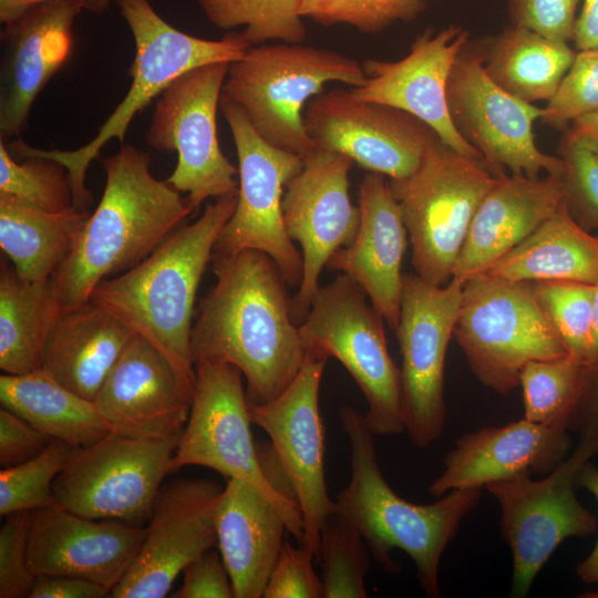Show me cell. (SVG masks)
<instances>
[{"label": "cell", "instance_id": "6da1fadb", "mask_svg": "<svg viewBox=\"0 0 598 598\" xmlns=\"http://www.w3.org/2000/svg\"><path fill=\"white\" fill-rule=\"evenodd\" d=\"M215 285L200 299L190 332L193 364L225 362L246 380L251 403L280 395L299 373L306 350L281 270L266 252L212 258Z\"/></svg>", "mask_w": 598, "mask_h": 598}, {"label": "cell", "instance_id": "7a4b0ae2", "mask_svg": "<svg viewBox=\"0 0 598 598\" xmlns=\"http://www.w3.org/2000/svg\"><path fill=\"white\" fill-rule=\"evenodd\" d=\"M106 181L70 255L51 278L62 313L90 300L94 288L150 256L194 212L151 173L150 155L128 144L102 159Z\"/></svg>", "mask_w": 598, "mask_h": 598}, {"label": "cell", "instance_id": "3957f363", "mask_svg": "<svg viewBox=\"0 0 598 598\" xmlns=\"http://www.w3.org/2000/svg\"><path fill=\"white\" fill-rule=\"evenodd\" d=\"M237 195L215 198L133 268L99 283L90 300L153 343L195 384L190 332L197 290Z\"/></svg>", "mask_w": 598, "mask_h": 598}, {"label": "cell", "instance_id": "277c9868", "mask_svg": "<svg viewBox=\"0 0 598 598\" xmlns=\"http://www.w3.org/2000/svg\"><path fill=\"white\" fill-rule=\"evenodd\" d=\"M340 422L351 452V477L336 498V509L360 533L370 554L389 573L401 549L413 560L419 584L427 597L441 596L440 561L461 522L478 504L482 487L452 489L427 505L410 503L385 481L374 446V433L354 408L340 409Z\"/></svg>", "mask_w": 598, "mask_h": 598}, {"label": "cell", "instance_id": "5b68a950", "mask_svg": "<svg viewBox=\"0 0 598 598\" xmlns=\"http://www.w3.org/2000/svg\"><path fill=\"white\" fill-rule=\"evenodd\" d=\"M115 2L135 42L134 61L127 71L132 84L95 137L74 151L40 150L20 137L4 143L16 159L43 156L60 162L68 171L74 207L82 210L93 202L85 185L87 167L109 141L122 142L134 116L183 73L208 63H231L251 47L241 32H229L220 40L184 33L165 21L148 0Z\"/></svg>", "mask_w": 598, "mask_h": 598}, {"label": "cell", "instance_id": "8992f818", "mask_svg": "<svg viewBox=\"0 0 598 598\" xmlns=\"http://www.w3.org/2000/svg\"><path fill=\"white\" fill-rule=\"evenodd\" d=\"M365 80L362 64L333 50L264 43L229 63L223 94L266 142L305 157L316 150L303 123L308 102L329 82L359 87Z\"/></svg>", "mask_w": 598, "mask_h": 598}, {"label": "cell", "instance_id": "52a82bcc", "mask_svg": "<svg viewBox=\"0 0 598 598\" xmlns=\"http://www.w3.org/2000/svg\"><path fill=\"white\" fill-rule=\"evenodd\" d=\"M344 274L319 287L298 324L306 352L337 359L362 391L374 435L405 431L401 371L388 350L382 315Z\"/></svg>", "mask_w": 598, "mask_h": 598}, {"label": "cell", "instance_id": "ba28073f", "mask_svg": "<svg viewBox=\"0 0 598 598\" xmlns=\"http://www.w3.org/2000/svg\"><path fill=\"white\" fill-rule=\"evenodd\" d=\"M388 179L408 230L415 274L446 285L474 214L496 177L437 138L413 173Z\"/></svg>", "mask_w": 598, "mask_h": 598}, {"label": "cell", "instance_id": "9c48e42d", "mask_svg": "<svg viewBox=\"0 0 598 598\" xmlns=\"http://www.w3.org/2000/svg\"><path fill=\"white\" fill-rule=\"evenodd\" d=\"M194 369L190 412L169 472L199 465L216 471L226 481H246L278 508L290 534L302 543V515L290 483L270 481L260 465L241 371L231 363L208 361L196 363Z\"/></svg>", "mask_w": 598, "mask_h": 598}, {"label": "cell", "instance_id": "30bf717a", "mask_svg": "<svg viewBox=\"0 0 598 598\" xmlns=\"http://www.w3.org/2000/svg\"><path fill=\"white\" fill-rule=\"evenodd\" d=\"M453 336L475 377L502 394L519 385L529 361L568 355L530 282L484 274L463 283Z\"/></svg>", "mask_w": 598, "mask_h": 598}, {"label": "cell", "instance_id": "8fae6325", "mask_svg": "<svg viewBox=\"0 0 598 598\" xmlns=\"http://www.w3.org/2000/svg\"><path fill=\"white\" fill-rule=\"evenodd\" d=\"M220 111L233 134L238 158V195L231 217L214 246V257L259 250L278 265L290 287L302 279V255L286 231L283 188L303 166V157L266 142L245 112L221 93Z\"/></svg>", "mask_w": 598, "mask_h": 598}, {"label": "cell", "instance_id": "7c38bea8", "mask_svg": "<svg viewBox=\"0 0 598 598\" xmlns=\"http://www.w3.org/2000/svg\"><path fill=\"white\" fill-rule=\"evenodd\" d=\"M228 62H214L176 78L159 95L146 132L147 144L176 152L177 164L166 182L194 212L209 198L238 193V168L220 150L216 114Z\"/></svg>", "mask_w": 598, "mask_h": 598}, {"label": "cell", "instance_id": "4fadbf2b", "mask_svg": "<svg viewBox=\"0 0 598 598\" xmlns=\"http://www.w3.org/2000/svg\"><path fill=\"white\" fill-rule=\"evenodd\" d=\"M179 436L141 439L111 432L78 447L54 480L55 503L84 517L142 526L169 473Z\"/></svg>", "mask_w": 598, "mask_h": 598}, {"label": "cell", "instance_id": "5bb4252c", "mask_svg": "<svg viewBox=\"0 0 598 598\" xmlns=\"http://www.w3.org/2000/svg\"><path fill=\"white\" fill-rule=\"evenodd\" d=\"M588 461L575 448L544 478L523 472L485 486L499 504L501 533L513 556L512 597L528 595L561 542L597 530L596 517L576 496L577 472Z\"/></svg>", "mask_w": 598, "mask_h": 598}, {"label": "cell", "instance_id": "9a60e30c", "mask_svg": "<svg viewBox=\"0 0 598 598\" xmlns=\"http://www.w3.org/2000/svg\"><path fill=\"white\" fill-rule=\"evenodd\" d=\"M450 116L458 133L483 156L495 176L509 171L538 178L543 172L564 174V163L542 152L533 124L543 109L499 87L484 70L477 43H466L457 55L446 85Z\"/></svg>", "mask_w": 598, "mask_h": 598}, {"label": "cell", "instance_id": "2e32d148", "mask_svg": "<svg viewBox=\"0 0 598 598\" xmlns=\"http://www.w3.org/2000/svg\"><path fill=\"white\" fill-rule=\"evenodd\" d=\"M462 293L463 282L455 278L437 286L416 274H403L394 331L402 357L404 427L419 448L434 443L444 431V363Z\"/></svg>", "mask_w": 598, "mask_h": 598}, {"label": "cell", "instance_id": "e0dca14e", "mask_svg": "<svg viewBox=\"0 0 598 598\" xmlns=\"http://www.w3.org/2000/svg\"><path fill=\"white\" fill-rule=\"evenodd\" d=\"M326 362L306 352L299 373L280 395L262 404L248 401L251 422L268 434L291 484L303 520L302 543L313 551L316 561L320 556L321 526L336 511L326 484L324 425L319 410Z\"/></svg>", "mask_w": 598, "mask_h": 598}, {"label": "cell", "instance_id": "ac0fdd59", "mask_svg": "<svg viewBox=\"0 0 598 598\" xmlns=\"http://www.w3.org/2000/svg\"><path fill=\"white\" fill-rule=\"evenodd\" d=\"M303 123L316 148L349 156L368 172L399 179L420 164L440 136L412 114L333 89L313 96Z\"/></svg>", "mask_w": 598, "mask_h": 598}, {"label": "cell", "instance_id": "d6986e66", "mask_svg": "<svg viewBox=\"0 0 598 598\" xmlns=\"http://www.w3.org/2000/svg\"><path fill=\"white\" fill-rule=\"evenodd\" d=\"M352 159L316 148L303 157L301 171L286 186L282 217L291 240L301 246L302 279L291 311L300 324L319 289V277L330 257L351 244L360 225V209L349 195Z\"/></svg>", "mask_w": 598, "mask_h": 598}, {"label": "cell", "instance_id": "ffe728a7", "mask_svg": "<svg viewBox=\"0 0 598 598\" xmlns=\"http://www.w3.org/2000/svg\"><path fill=\"white\" fill-rule=\"evenodd\" d=\"M223 487L206 478H176L153 501L145 538L113 598H163L184 568L218 546L215 513Z\"/></svg>", "mask_w": 598, "mask_h": 598}, {"label": "cell", "instance_id": "44dd1931", "mask_svg": "<svg viewBox=\"0 0 598 598\" xmlns=\"http://www.w3.org/2000/svg\"><path fill=\"white\" fill-rule=\"evenodd\" d=\"M467 42L468 32L458 25L437 32L429 29L413 41L409 54L401 60H365L362 66L367 80L351 92L360 100L412 114L433 128L445 144L486 167L481 153L456 130L446 101L451 70Z\"/></svg>", "mask_w": 598, "mask_h": 598}, {"label": "cell", "instance_id": "7402d4cb", "mask_svg": "<svg viewBox=\"0 0 598 598\" xmlns=\"http://www.w3.org/2000/svg\"><path fill=\"white\" fill-rule=\"evenodd\" d=\"M194 386L153 343L134 333L94 403L114 433L178 436L190 412Z\"/></svg>", "mask_w": 598, "mask_h": 598}, {"label": "cell", "instance_id": "603a6c76", "mask_svg": "<svg viewBox=\"0 0 598 598\" xmlns=\"http://www.w3.org/2000/svg\"><path fill=\"white\" fill-rule=\"evenodd\" d=\"M145 533L140 525L84 517L54 503L29 513V566L37 577L86 578L111 592L132 565Z\"/></svg>", "mask_w": 598, "mask_h": 598}, {"label": "cell", "instance_id": "cb8c5ba5", "mask_svg": "<svg viewBox=\"0 0 598 598\" xmlns=\"http://www.w3.org/2000/svg\"><path fill=\"white\" fill-rule=\"evenodd\" d=\"M78 0L34 6L1 30L0 141L20 137L38 94L68 60Z\"/></svg>", "mask_w": 598, "mask_h": 598}, {"label": "cell", "instance_id": "d4e9b609", "mask_svg": "<svg viewBox=\"0 0 598 598\" xmlns=\"http://www.w3.org/2000/svg\"><path fill=\"white\" fill-rule=\"evenodd\" d=\"M358 206L360 225L354 239L337 250L327 266L354 280L395 330L403 283L401 267L409 236L385 175L369 172L363 176Z\"/></svg>", "mask_w": 598, "mask_h": 598}, {"label": "cell", "instance_id": "484cf974", "mask_svg": "<svg viewBox=\"0 0 598 598\" xmlns=\"http://www.w3.org/2000/svg\"><path fill=\"white\" fill-rule=\"evenodd\" d=\"M570 445L569 431L560 424L544 425L523 419L481 427L456 440L429 493L441 497L452 489L485 488L523 472L547 475L568 456Z\"/></svg>", "mask_w": 598, "mask_h": 598}, {"label": "cell", "instance_id": "4316f807", "mask_svg": "<svg viewBox=\"0 0 598 598\" xmlns=\"http://www.w3.org/2000/svg\"><path fill=\"white\" fill-rule=\"evenodd\" d=\"M565 200L563 175L497 176L474 214L453 278L464 283L483 272L529 236Z\"/></svg>", "mask_w": 598, "mask_h": 598}, {"label": "cell", "instance_id": "83f0119b", "mask_svg": "<svg viewBox=\"0 0 598 598\" xmlns=\"http://www.w3.org/2000/svg\"><path fill=\"white\" fill-rule=\"evenodd\" d=\"M215 525L235 597H262L288 530L281 513L256 487L230 478L218 498Z\"/></svg>", "mask_w": 598, "mask_h": 598}, {"label": "cell", "instance_id": "f1b7e54d", "mask_svg": "<svg viewBox=\"0 0 598 598\" xmlns=\"http://www.w3.org/2000/svg\"><path fill=\"white\" fill-rule=\"evenodd\" d=\"M134 333L89 300L61 315L49 336L42 370L78 395L94 401Z\"/></svg>", "mask_w": 598, "mask_h": 598}, {"label": "cell", "instance_id": "f546056e", "mask_svg": "<svg viewBox=\"0 0 598 598\" xmlns=\"http://www.w3.org/2000/svg\"><path fill=\"white\" fill-rule=\"evenodd\" d=\"M509 282L598 281V237L580 226L566 200L529 236L483 272Z\"/></svg>", "mask_w": 598, "mask_h": 598}, {"label": "cell", "instance_id": "4dcf8cb0", "mask_svg": "<svg viewBox=\"0 0 598 598\" xmlns=\"http://www.w3.org/2000/svg\"><path fill=\"white\" fill-rule=\"evenodd\" d=\"M90 215L75 207L48 212L0 194L1 251L22 278L45 282L70 255Z\"/></svg>", "mask_w": 598, "mask_h": 598}, {"label": "cell", "instance_id": "1f68e13d", "mask_svg": "<svg viewBox=\"0 0 598 598\" xmlns=\"http://www.w3.org/2000/svg\"><path fill=\"white\" fill-rule=\"evenodd\" d=\"M62 315L52 279L22 278L2 255L0 265V368L8 374L42 369L49 336Z\"/></svg>", "mask_w": 598, "mask_h": 598}, {"label": "cell", "instance_id": "d6a6232c", "mask_svg": "<svg viewBox=\"0 0 598 598\" xmlns=\"http://www.w3.org/2000/svg\"><path fill=\"white\" fill-rule=\"evenodd\" d=\"M0 402L40 432L76 447L92 445L112 432L94 401L78 395L42 369L1 374Z\"/></svg>", "mask_w": 598, "mask_h": 598}, {"label": "cell", "instance_id": "836d02e7", "mask_svg": "<svg viewBox=\"0 0 598 598\" xmlns=\"http://www.w3.org/2000/svg\"><path fill=\"white\" fill-rule=\"evenodd\" d=\"M477 47L489 79L527 103L548 101L576 56L567 42L514 24Z\"/></svg>", "mask_w": 598, "mask_h": 598}, {"label": "cell", "instance_id": "e575fe53", "mask_svg": "<svg viewBox=\"0 0 598 598\" xmlns=\"http://www.w3.org/2000/svg\"><path fill=\"white\" fill-rule=\"evenodd\" d=\"M215 27L233 30L244 27L250 45L269 40L301 43L307 29L299 14L300 0H196Z\"/></svg>", "mask_w": 598, "mask_h": 598}, {"label": "cell", "instance_id": "d590c367", "mask_svg": "<svg viewBox=\"0 0 598 598\" xmlns=\"http://www.w3.org/2000/svg\"><path fill=\"white\" fill-rule=\"evenodd\" d=\"M586 365L570 355L533 360L519 375L526 420L566 426L567 417L579 395Z\"/></svg>", "mask_w": 598, "mask_h": 598}, {"label": "cell", "instance_id": "8d00e7d4", "mask_svg": "<svg viewBox=\"0 0 598 598\" xmlns=\"http://www.w3.org/2000/svg\"><path fill=\"white\" fill-rule=\"evenodd\" d=\"M370 550L358 529L340 513L332 512L320 530L323 598H365L364 578Z\"/></svg>", "mask_w": 598, "mask_h": 598}, {"label": "cell", "instance_id": "74e56055", "mask_svg": "<svg viewBox=\"0 0 598 598\" xmlns=\"http://www.w3.org/2000/svg\"><path fill=\"white\" fill-rule=\"evenodd\" d=\"M530 285L568 355L587 367L591 351L595 285L567 280Z\"/></svg>", "mask_w": 598, "mask_h": 598}, {"label": "cell", "instance_id": "f35d334b", "mask_svg": "<svg viewBox=\"0 0 598 598\" xmlns=\"http://www.w3.org/2000/svg\"><path fill=\"white\" fill-rule=\"evenodd\" d=\"M78 447L52 439L35 457L0 472V515L34 511L55 503L53 483Z\"/></svg>", "mask_w": 598, "mask_h": 598}, {"label": "cell", "instance_id": "ab89813d", "mask_svg": "<svg viewBox=\"0 0 598 598\" xmlns=\"http://www.w3.org/2000/svg\"><path fill=\"white\" fill-rule=\"evenodd\" d=\"M0 194L13 196L48 212L74 207L66 168L43 156L16 159L0 141Z\"/></svg>", "mask_w": 598, "mask_h": 598}, {"label": "cell", "instance_id": "60d3db41", "mask_svg": "<svg viewBox=\"0 0 598 598\" xmlns=\"http://www.w3.org/2000/svg\"><path fill=\"white\" fill-rule=\"evenodd\" d=\"M424 0H300L299 14L322 25L348 24L378 33L399 21L413 20Z\"/></svg>", "mask_w": 598, "mask_h": 598}, {"label": "cell", "instance_id": "b9f144b4", "mask_svg": "<svg viewBox=\"0 0 598 598\" xmlns=\"http://www.w3.org/2000/svg\"><path fill=\"white\" fill-rule=\"evenodd\" d=\"M567 207L585 229H598V146L568 131L560 145Z\"/></svg>", "mask_w": 598, "mask_h": 598}, {"label": "cell", "instance_id": "7bdbcfd3", "mask_svg": "<svg viewBox=\"0 0 598 598\" xmlns=\"http://www.w3.org/2000/svg\"><path fill=\"white\" fill-rule=\"evenodd\" d=\"M598 111V48L576 53L540 120L563 128L569 122Z\"/></svg>", "mask_w": 598, "mask_h": 598}, {"label": "cell", "instance_id": "ee69618b", "mask_svg": "<svg viewBox=\"0 0 598 598\" xmlns=\"http://www.w3.org/2000/svg\"><path fill=\"white\" fill-rule=\"evenodd\" d=\"M28 511L11 513L0 528V598L30 597L37 576L28 561Z\"/></svg>", "mask_w": 598, "mask_h": 598}, {"label": "cell", "instance_id": "f6af8a7d", "mask_svg": "<svg viewBox=\"0 0 598 598\" xmlns=\"http://www.w3.org/2000/svg\"><path fill=\"white\" fill-rule=\"evenodd\" d=\"M313 551L285 540L267 580L264 598H323V586L313 568Z\"/></svg>", "mask_w": 598, "mask_h": 598}, {"label": "cell", "instance_id": "bcb514c9", "mask_svg": "<svg viewBox=\"0 0 598 598\" xmlns=\"http://www.w3.org/2000/svg\"><path fill=\"white\" fill-rule=\"evenodd\" d=\"M514 25L530 29L553 40L573 39L579 0H508Z\"/></svg>", "mask_w": 598, "mask_h": 598}, {"label": "cell", "instance_id": "7dc6e473", "mask_svg": "<svg viewBox=\"0 0 598 598\" xmlns=\"http://www.w3.org/2000/svg\"><path fill=\"white\" fill-rule=\"evenodd\" d=\"M183 585L175 598H231L233 584L221 556L213 549L192 560L183 570Z\"/></svg>", "mask_w": 598, "mask_h": 598}, {"label": "cell", "instance_id": "c3c4849f", "mask_svg": "<svg viewBox=\"0 0 598 598\" xmlns=\"http://www.w3.org/2000/svg\"><path fill=\"white\" fill-rule=\"evenodd\" d=\"M52 440L27 421L1 408L0 466L12 467L39 455Z\"/></svg>", "mask_w": 598, "mask_h": 598}, {"label": "cell", "instance_id": "681fc988", "mask_svg": "<svg viewBox=\"0 0 598 598\" xmlns=\"http://www.w3.org/2000/svg\"><path fill=\"white\" fill-rule=\"evenodd\" d=\"M566 426L578 435L576 448L587 458L598 455V361L586 367L579 395Z\"/></svg>", "mask_w": 598, "mask_h": 598}, {"label": "cell", "instance_id": "f907efd6", "mask_svg": "<svg viewBox=\"0 0 598 598\" xmlns=\"http://www.w3.org/2000/svg\"><path fill=\"white\" fill-rule=\"evenodd\" d=\"M110 596L102 585L86 578L54 575L38 576L30 598H101Z\"/></svg>", "mask_w": 598, "mask_h": 598}, {"label": "cell", "instance_id": "816d5d0a", "mask_svg": "<svg viewBox=\"0 0 598 598\" xmlns=\"http://www.w3.org/2000/svg\"><path fill=\"white\" fill-rule=\"evenodd\" d=\"M576 486L587 489L598 502V467L590 461L577 472ZM576 574L586 584H598V538L589 555L576 565Z\"/></svg>", "mask_w": 598, "mask_h": 598}, {"label": "cell", "instance_id": "f5cc1de1", "mask_svg": "<svg viewBox=\"0 0 598 598\" xmlns=\"http://www.w3.org/2000/svg\"><path fill=\"white\" fill-rule=\"evenodd\" d=\"M573 39L579 51L598 48V0H585Z\"/></svg>", "mask_w": 598, "mask_h": 598}, {"label": "cell", "instance_id": "db71d44e", "mask_svg": "<svg viewBox=\"0 0 598 598\" xmlns=\"http://www.w3.org/2000/svg\"><path fill=\"white\" fill-rule=\"evenodd\" d=\"M59 0H0V22L7 24L20 16H22L30 8ZM81 2V0H78Z\"/></svg>", "mask_w": 598, "mask_h": 598}, {"label": "cell", "instance_id": "11a10c76", "mask_svg": "<svg viewBox=\"0 0 598 598\" xmlns=\"http://www.w3.org/2000/svg\"><path fill=\"white\" fill-rule=\"evenodd\" d=\"M571 131L586 136L598 146V111L575 120Z\"/></svg>", "mask_w": 598, "mask_h": 598}, {"label": "cell", "instance_id": "9f6ffc18", "mask_svg": "<svg viewBox=\"0 0 598 598\" xmlns=\"http://www.w3.org/2000/svg\"><path fill=\"white\" fill-rule=\"evenodd\" d=\"M597 361H598V281L595 283L591 351H590L589 364L587 367L592 365Z\"/></svg>", "mask_w": 598, "mask_h": 598}, {"label": "cell", "instance_id": "6f0895ef", "mask_svg": "<svg viewBox=\"0 0 598 598\" xmlns=\"http://www.w3.org/2000/svg\"><path fill=\"white\" fill-rule=\"evenodd\" d=\"M112 0H81L83 9L95 13L103 14Z\"/></svg>", "mask_w": 598, "mask_h": 598}, {"label": "cell", "instance_id": "680465c9", "mask_svg": "<svg viewBox=\"0 0 598 598\" xmlns=\"http://www.w3.org/2000/svg\"><path fill=\"white\" fill-rule=\"evenodd\" d=\"M581 598H598V590L586 591L579 595Z\"/></svg>", "mask_w": 598, "mask_h": 598}]
</instances>
